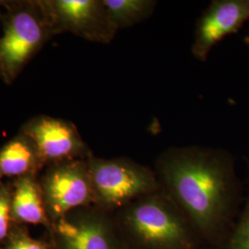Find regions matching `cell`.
<instances>
[{"label":"cell","instance_id":"9c48e42d","mask_svg":"<svg viewBox=\"0 0 249 249\" xmlns=\"http://www.w3.org/2000/svg\"><path fill=\"white\" fill-rule=\"evenodd\" d=\"M44 165L36 143L20 130L0 149V179L36 176Z\"/></svg>","mask_w":249,"mask_h":249},{"label":"cell","instance_id":"7c38bea8","mask_svg":"<svg viewBox=\"0 0 249 249\" xmlns=\"http://www.w3.org/2000/svg\"><path fill=\"white\" fill-rule=\"evenodd\" d=\"M117 31L135 26L154 13L155 0H103Z\"/></svg>","mask_w":249,"mask_h":249},{"label":"cell","instance_id":"277c9868","mask_svg":"<svg viewBox=\"0 0 249 249\" xmlns=\"http://www.w3.org/2000/svg\"><path fill=\"white\" fill-rule=\"evenodd\" d=\"M87 162L94 201L104 207L130 204L137 198L160 189L154 173L134 160L126 158L106 160L91 154Z\"/></svg>","mask_w":249,"mask_h":249},{"label":"cell","instance_id":"9a60e30c","mask_svg":"<svg viewBox=\"0 0 249 249\" xmlns=\"http://www.w3.org/2000/svg\"><path fill=\"white\" fill-rule=\"evenodd\" d=\"M7 249H47L40 241L33 239L24 233H18L9 242Z\"/></svg>","mask_w":249,"mask_h":249},{"label":"cell","instance_id":"2e32d148","mask_svg":"<svg viewBox=\"0 0 249 249\" xmlns=\"http://www.w3.org/2000/svg\"><path fill=\"white\" fill-rule=\"evenodd\" d=\"M245 43L249 46V34L248 36H246V38H245Z\"/></svg>","mask_w":249,"mask_h":249},{"label":"cell","instance_id":"7a4b0ae2","mask_svg":"<svg viewBox=\"0 0 249 249\" xmlns=\"http://www.w3.org/2000/svg\"><path fill=\"white\" fill-rule=\"evenodd\" d=\"M0 19V78L9 85L53 36L44 0L6 1Z\"/></svg>","mask_w":249,"mask_h":249},{"label":"cell","instance_id":"5b68a950","mask_svg":"<svg viewBox=\"0 0 249 249\" xmlns=\"http://www.w3.org/2000/svg\"><path fill=\"white\" fill-rule=\"evenodd\" d=\"M53 36L71 33L96 44L111 43L118 32L103 0H44Z\"/></svg>","mask_w":249,"mask_h":249},{"label":"cell","instance_id":"6da1fadb","mask_svg":"<svg viewBox=\"0 0 249 249\" xmlns=\"http://www.w3.org/2000/svg\"><path fill=\"white\" fill-rule=\"evenodd\" d=\"M160 188L201 231L212 233L231 219L240 187L229 151L172 147L156 160Z\"/></svg>","mask_w":249,"mask_h":249},{"label":"cell","instance_id":"8fae6325","mask_svg":"<svg viewBox=\"0 0 249 249\" xmlns=\"http://www.w3.org/2000/svg\"><path fill=\"white\" fill-rule=\"evenodd\" d=\"M57 230L65 249H111L107 231L97 222L71 223L61 218Z\"/></svg>","mask_w":249,"mask_h":249},{"label":"cell","instance_id":"5bb4252c","mask_svg":"<svg viewBox=\"0 0 249 249\" xmlns=\"http://www.w3.org/2000/svg\"><path fill=\"white\" fill-rule=\"evenodd\" d=\"M11 219V191L0 181V242L9 233Z\"/></svg>","mask_w":249,"mask_h":249},{"label":"cell","instance_id":"4fadbf2b","mask_svg":"<svg viewBox=\"0 0 249 249\" xmlns=\"http://www.w3.org/2000/svg\"><path fill=\"white\" fill-rule=\"evenodd\" d=\"M248 161L249 169V193L246 198L245 206L241 212L237 223L233 226L231 233L226 241L223 249H249V160Z\"/></svg>","mask_w":249,"mask_h":249},{"label":"cell","instance_id":"3957f363","mask_svg":"<svg viewBox=\"0 0 249 249\" xmlns=\"http://www.w3.org/2000/svg\"><path fill=\"white\" fill-rule=\"evenodd\" d=\"M124 220L134 236L149 249H187L189 246L178 206L160 190L132 201Z\"/></svg>","mask_w":249,"mask_h":249},{"label":"cell","instance_id":"30bf717a","mask_svg":"<svg viewBox=\"0 0 249 249\" xmlns=\"http://www.w3.org/2000/svg\"><path fill=\"white\" fill-rule=\"evenodd\" d=\"M41 183L35 175L16 178L11 192L12 218L22 223H48Z\"/></svg>","mask_w":249,"mask_h":249},{"label":"cell","instance_id":"ba28073f","mask_svg":"<svg viewBox=\"0 0 249 249\" xmlns=\"http://www.w3.org/2000/svg\"><path fill=\"white\" fill-rule=\"evenodd\" d=\"M249 20V0H213L196 23L192 54L205 62L212 49Z\"/></svg>","mask_w":249,"mask_h":249},{"label":"cell","instance_id":"52a82bcc","mask_svg":"<svg viewBox=\"0 0 249 249\" xmlns=\"http://www.w3.org/2000/svg\"><path fill=\"white\" fill-rule=\"evenodd\" d=\"M20 131L36 143L45 164L88 159L92 154L77 126L62 118L44 115L35 116L23 124Z\"/></svg>","mask_w":249,"mask_h":249},{"label":"cell","instance_id":"8992f818","mask_svg":"<svg viewBox=\"0 0 249 249\" xmlns=\"http://www.w3.org/2000/svg\"><path fill=\"white\" fill-rule=\"evenodd\" d=\"M41 187L46 211L54 218L61 219L73 209L94 201L87 159L50 164Z\"/></svg>","mask_w":249,"mask_h":249}]
</instances>
